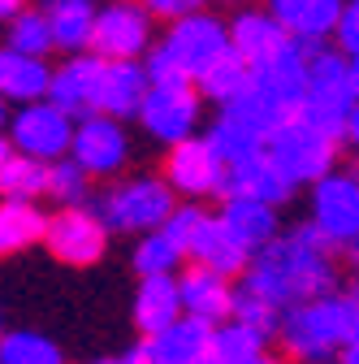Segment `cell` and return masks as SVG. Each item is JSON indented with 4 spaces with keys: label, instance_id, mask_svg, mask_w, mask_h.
I'll return each mask as SVG.
<instances>
[{
    "label": "cell",
    "instance_id": "6da1fadb",
    "mask_svg": "<svg viewBox=\"0 0 359 364\" xmlns=\"http://www.w3.org/2000/svg\"><path fill=\"white\" fill-rule=\"evenodd\" d=\"M333 252L338 247L325 243V235L316 225L303 221L286 235L277 230L264 247H255L238 278H243L247 291L264 295L268 304H277L286 312L290 304H303L311 295L333 291V278H338L333 273Z\"/></svg>",
    "mask_w": 359,
    "mask_h": 364
},
{
    "label": "cell",
    "instance_id": "7a4b0ae2",
    "mask_svg": "<svg viewBox=\"0 0 359 364\" xmlns=\"http://www.w3.org/2000/svg\"><path fill=\"white\" fill-rule=\"evenodd\" d=\"M359 334V316L350 308L346 295H311L303 304H290L277 321V338L294 360L307 364H325L329 355H338L342 343H350Z\"/></svg>",
    "mask_w": 359,
    "mask_h": 364
},
{
    "label": "cell",
    "instance_id": "3957f363",
    "mask_svg": "<svg viewBox=\"0 0 359 364\" xmlns=\"http://www.w3.org/2000/svg\"><path fill=\"white\" fill-rule=\"evenodd\" d=\"M350 105H355V91L346 78V57L338 48H329V43L307 48V78H303L299 113L342 144V122H346Z\"/></svg>",
    "mask_w": 359,
    "mask_h": 364
},
{
    "label": "cell",
    "instance_id": "277c9868",
    "mask_svg": "<svg viewBox=\"0 0 359 364\" xmlns=\"http://www.w3.org/2000/svg\"><path fill=\"white\" fill-rule=\"evenodd\" d=\"M264 156L299 187V182L325 178L338 165V139H333V134H325L321 126H311L303 113H290L264 139Z\"/></svg>",
    "mask_w": 359,
    "mask_h": 364
},
{
    "label": "cell",
    "instance_id": "5b68a950",
    "mask_svg": "<svg viewBox=\"0 0 359 364\" xmlns=\"http://www.w3.org/2000/svg\"><path fill=\"white\" fill-rule=\"evenodd\" d=\"M177 196L169 191L165 178H126L117 187L104 191L100 200V221L109 230H121V235H148L173 213Z\"/></svg>",
    "mask_w": 359,
    "mask_h": 364
},
{
    "label": "cell",
    "instance_id": "8992f818",
    "mask_svg": "<svg viewBox=\"0 0 359 364\" xmlns=\"http://www.w3.org/2000/svg\"><path fill=\"white\" fill-rule=\"evenodd\" d=\"M148 48H152V14L139 0H109V5H96L87 53H96L104 61H139Z\"/></svg>",
    "mask_w": 359,
    "mask_h": 364
},
{
    "label": "cell",
    "instance_id": "52a82bcc",
    "mask_svg": "<svg viewBox=\"0 0 359 364\" xmlns=\"http://www.w3.org/2000/svg\"><path fill=\"white\" fill-rule=\"evenodd\" d=\"M43 247H48L57 260L65 264H96L109 252V225L100 221L96 208L87 204H61L57 213H48V225H43Z\"/></svg>",
    "mask_w": 359,
    "mask_h": 364
},
{
    "label": "cell",
    "instance_id": "ba28073f",
    "mask_svg": "<svg viewBox=\"0 0 359 364\" xmlns=\"http://www.w3.org/2000/svg\"><path fill=\"white\" fill-rule=\"evenodd\" d=\"M199 109H204V100H199L195 82H148L134 117L143 122V130L156 144H177L187 134H195Z\"/></svg>",
    "mask_w": 359,
    "mask_h": 364
},
{
    "label": "cell",
    "instance_id": "9c48e42d",
    "mask_svg": "<svg viewBox=\"0 0 359 364\" xmlns=\"http://www.w3.org/2000/svg\"><path fill=\"white\" fill-rule=\"evenodd\" d=\"M165 182H169L173 196H187V200L221 196V182H226V161L216 156V148L204 139V134H187V139L169 144Z\"/></svg>",
    "mask_w": 359,
    "mask_h": 364
},
{
    "label": "cell",
    "instance_id": "30bf717a",
    "mask_svg": "<svg viewBox=\"0 0 359 364\" xmlns=\"http://www.w3.org/2000/svg\"><path fill=\"white\" fill-rule=\"evenodd\" d=\"M70 134H74V117L61 113L48 96H43V100H26L13 113V122H9L13 152H26V156H35L43 165L70 152Z\"/></svg>",
    "mask_w": 359,
    "mask_h": 364
},
{
    "label": "cell",
    "instance_id": "8fae6325",
    "mask_svg": "<svg viewBox=\"0 0 359 364\" xmlns=\"http://www.w3.org/2000/svg\"><path fill=\"white\" fill-rule=\"evenodd\" d=\"M87 178H113L126 156H130V144H126V130L117 117L109 113H82L74 117V134H70V152Z\"/></svg>",
    "mask_w": 359,
    "mask_h": 364
},
{
    "label": "cell",
    "instance_id": "7c38bea8",
    "mask_svg": "<svg viewBox=\"0 0 359 364\" xmlns=\"http://www.w3.org/2000/svg\"><path fill=\"white\" fill-rule=\"evenodd\" d=\"M311 225L325 235L329 247H346L359 230V173L329 169L311 182Z\"/></svg>",
    "mask_w": 359,
    "mask_h": 364
},
{
    "label": "cell",
    "instance_id": "4fadbf2b",
    "mask_svg": "<svg viewBox=\"0 0 359 364\" xmlns=\"http://www.w3.org/2000/svg\"><path fill=\"white\" fill-rule=\"evenodd\" d=\"M160 48L177 61V70L195 82V74H199L216 53L230 48V35H226V22H221L216 14L191 9V14H182V18L169 22V35L160 39Z\"/></svg>",
    "mask_w": 359,
    "mask_h": 364
},
{
    "label": "cell",
    "instance_id": "5bb4252c",
    "mask_svg": "<svg viewBox=\"0 0 359 364\" xmlns=\"http://www.w3.org/2000/svg\"><path fill=\"white\" fill-rule=\"evenodd\" d=\"M303 78H307V43H299V39H286L277 53H268L264 61L251 65V82L268 100H277L286 113H299Z\"/></svg>",
    "mask_w": 359,
    "mask_h": 364
},
{
    "label": "cell",
    "instance_id": "9a60e30c",
    "mask_svg": "<svg viewBox=\"0 0 359 364\" xmlns=\"http://www.w3.org/2000/svg\"><path fill=\"white\" fill-rule=\"evenodd\" d=\"M177 278V299H182V316L191 321H204L208 330L221 326L234 308V278H221V273L204 269V264H191Z\"/></svg>",
    "mask_w": 359,
    "mask_h": 364
},
{
    "label": "cell",
    "instance_id": "2e32d148",
    "mask_svg": "<svg viewBox=\"0 0 359 364\" xmlns=\"http://www.w3.org/2000/svg\"><path fill=\"white\" fill-rule=\"evenodd\" d=\"M187 256H191L195 264L221 273V278H238V273L247 269V260H251V252L226 230V221H221L216 213H208V208L199 213L195 230H191V239H187Z\"/></svg>",
    "mask_w": 359,
    "mask_h": 364
},
{
    "label": "cell",
    "instance_id": "e0dca14e",
    "mask_svg": "<svg viewBox=\"0 0 359 364\" xmlns=\"http://www.w3.org/2000/svg\"><path fill=\"white\" fill-rule=\"evenodd\" d=\"M221 196H247V200H260V204H273L282 208L290 196H294V182L260 152L226 165V182H221Z\"/></svg>",
    "mask_w": 359,
    "mask_h": 364
},
{
    "label": "cell",
    "instance_id": "ac0fdd59",
    "mask_svg": "<svg viewBox=\"0 0 359 364\" xmlns=\"http://www.w3.org/2000/svg\"><path fill=\"white\" fill-rule=\"evenodd\" d=\"M342 5H346V0H268L264 9L273 14V22L290 39L307 43V48H316V43H329Z\"/></svg>",
    "mask_w": 359,
    "mask_h": 364
},
{
    "label": "cell",
    "instance_id": "d6986e66",
    "mask_svg": "<svg viewBox=\"0 0 359 364\" xmlns=\"http://www.w3.org/2000/svg\"><path fill=\"white\" fill-rule=\"evenodd\" d=\"M100 61L96 53H70V61L61 70H53L48 78V100L70 113V117H82V113H96V82H100Z\"/></svg>",
    "mask_w": 359,
    "mask_h": 364
},
{
    "label": "cell",
    "instance_id": "ffe728a7",
    "mask_svg": "<svg viewBox=\"0 0 359 364\" xmlns=\"http://www.w3.org/2000/svg\"><path fill=\"white\" fill-rule=\"evenodd\" d=\"M148 91L143 61H100V82H96V113L109 117H134L139 100Z\"/></svg>",
    "mask_w": 359,
    "mask_h": 364
},
{
    "label": "cell",
    "instance_id": "44dd1931",
    "mask_svg": "<svg viewBox=\"0 0 359 364\" xmlns=\"http://www.w3.org/2000/svg\"><path fill=\"white\" fill-rule=\"evenodd\" d=\"M48 61L18 53V48H0V100L5 105H26V100H43L48 96Z\"/></svg>",
    "mask_w": 359,
    "mask_h": 364
},
{
    "label": "cell",
    "instance_id": "7402d4cb",
    "mask_svg": "<svg viewBox=\"0 0 359 364\" xmlns=\"http://www.w3.org/2000/svg\"><path fill=\"white\" fill-rule=\"evenodd\" d=\"M221 221H226V230L247 247H264L268 239L277 235V208L273 204H260V200H247V196H221Z\"/></svg>",
    "mask_w": 359,
    "mask_h": 364
},
{
    "label": "cell",
    "instance_id": "603a6c76",
    "mask_svg": "<svg viewBox=\"0 0 359 364\" xmlns=\"http://www.w3.org/2000/svg\"><path fill=\"white\" fill-rule=\"evenodd\" d=\"M39 14H43V22H48L53 48L87 53V39H92V22H96V0H43Z\"/></svg>",
    "mask_w": 359,
    "mask_h": 364
},
{
    "label": "cell",
    "instance_id": "cb8c5ba5",
    "mask_svg": "<svg viewBox=\"0 0 359 364\" xmlns=\"http://www.w3.org/2000/svg\"><path fill=\"white\" fill-rule=\"evenodd\" d=\"M226 35H230V48H234L247 65L264 61L268 53H277L282 43L290 39V35L273 22V14H268V9H247V14H238V18L226 26Z\"/></svg>",
    "mask_w": 359,
    "mask_h": 364
},
{
    "label": "cell",
    "instance_id": "d4e9b609",
    "mask_svg": "<svg viewBox=\"0 0 359 364\" xmlns=\"http://www.w3.org/2000/svg\"><path fill=\"white\" fill-rule=\"evenodd\" d=\"M208 326L204 321H191V316H177V321H169L165 330L156 334H143L156 364H199L208 355Z\"/></svg>",
    "mask_w": 359,
    "mask_h": 364
},
{
    "label": "cell",
    "instance_id": "484cf974",
    "mask_svg": "<svg viewBox=\"0 0 359 364\" xmlns=\"http://www.w3.org/2000/svg\"><path fill=\"white\" fill-rule=\"evenodd\" d=\"M177 316H182V299H177L173 273H152V278H143L139 295H134V326L143 334H156L169 321H177Z\"/></svg>",
    "mask_w": 359,
    "mask_h": 364
},
{
    "label": "cell",
    "instance_id": "4316f807",
    "mask_svg": "<svg viewBox=\"0 0 359 364\" xmlns=\"http://www.w3.org/2000/svg\"><path fill=\"white\" fill-rule=\"evenodd\" d=\"M48 213L39 200H0V256H18L43 239Z\"/></svg>",
    "mask_w": 359,
    "mask_h": 364
},
{
    "label": "cell",
    "instance_id": "83f0119b",
    "mask_svg": "<svg viewBox=\"0 0 359 364\" xmlns=\"http://www.w3.org/2000/svg\"><path fill=\"white\" fill-rule=\"evenodd\" d=\"M247 82H251V65H247L234 48L216 53V57L195 74V91H199V100H212V105H230Z\"/></svg>",
    "mask_w": 359,
    "mask_h": 364
},
{
    "label": "cell",
    "instance_id": "f1b7e54d",
    "mask_svg": "<svg viewBox=\"0 0 359 364\" xmlns=\"http://www.w3.org/2000/svg\"><path fill=\"white\" fill-rule=\"evenodd\" d=\"M221 113H226V117H234L238 126H247V130L255 134L260 144L268 139V134H273V126H277V122H286V117H290V113H286L277 100H268V96H264V91H260L255 82H247V87L238 91V96H234L230 105H221Z\"/></svg>",
    "mask_w": 359,
    "mask_h": 364
},
{
    "label": "cell",
    "instance_id": "f546056e",
    "mask_svg": "<svg viewBox=\"0 0 359 364\" xmlns=\"http://www.w3.org/2000/svg\"><path fill=\"white\" fill-rule=\"evenodd\" d=\"M264 334L260 330H251L247 321H234V316H226L221 326H212V334H208V355L212 360H221V364H247V360H255L260 351H264Z\"/></svg>",
    "mask_w": 359,
    "mask_h": 364
},
{
    "label": "cell",
    "instance_id": "4dcf8cb0",
    "mask_svg": "<svg viewBox=\"0 0 359 364\" xmlns=\"http://www.w3.org/2000/svg\"><path fill=\"white\" fill-rule=\"evenodd\" d=\"M48 187V165L26 156V152H9L0 161V200H39Z\"/></svg>",
    "mask_w": 359,
    "mask_h": 364
},
{
    "label": "cell",
    "instance_id": "1f68e13d",
    "mask_svg": "<svg viewBox=\"0 0 359 364\" xmlns=\"http://www.w3.org/2000/svg\"><path fill=\"white\" fill-rule=\"evenodd\" d=\"M0 360L5 364H65V351L48 334H35V330L5 334L0 330Z\"/></svg>",
    "mask_w": 359,
    "mask_h": 364
},
{
    "label": "cell",
    "instance_id": "d6a6232c",
    "mask_svg": "<svg viewBox=\"0 0 359 364\" xmlns=\"http://www.w3.org/2000/svg\"><path fill=\"white\" fill-rule=\"evenodd\" d=\"M182 247H177L160 225L156 230H148L139 239V247H134V269H139V278H152V273H177L182 269Z\"/></svg>",
    "mask_w": 359,
    "mask_h": 364
},
{
    "label": "cell",
    "instance_id": "836d02e7",
    "mask_svg": "<svg viewBox=\"0 0 359 364\" xmlns=\"http://www.w3.org/2000/svg\"><path fill=\"white\" fill-rule=\"evenodd\" d=\"M5 22H9V48L31 53V57H48L53 53V35H48V22H43L39 5H22Z\"/></svg>",
    "mask_w": 359,
    "mask_h": 364
},
{
    "label": "cell",
    "instance_id": "e575fe53",
    "mask_svg": "<svg viewBox=\"0 0 359 364\" xmlns=\"http://www.w3.org/2000/svg\"><path fill=\"white\" fill-rule=\"evenodd\" d=\"M204 139L216 148V156L226 161V165H234V161H243V156H251V152H260V148H264L247 126H238V122H234V117H226V113L212 122V130L204 134Z\"/></svg>",
    "mask_w": 359,
    "mask_h": 364
},
{
    "label": "cell",
    "instance_id": "d590c367",
    "mask_svg": "<svg viewBox=\"0 0 359 364\" xmlns=\"http://www.w3.org/2000/svg\"><path fill=\"white\" fill-rule=\"evenodd\" d=\"M87 178L82 165L74 156H57L48 161V187H43V196H53L57 204H87Z\"/></svg>",
    "mask_w": 359,
    "mask_h": 364
},
{
    "label": "cell",
    "instance_id": "8d00e7d4",
    "mask_svg": "<svg viewBox=\"0 0 359 364\" xmlns=\"http://www.w3.org/2000/svg\"><path fill=\"white\" fill-rule=\"evenodd\" d=\"M234 321H247L251 330H260L264 338H273L277 334V321H282V308L277 304H268L264 295L247 291V287H234V308H230Z\"/></svg>",
    "mask_w": 359,
    "mask_h": 364
},
{
    "label": "cell",
    "instance_id": "74e56055",
    "mask_svg": "<svg viewBox=\"0 0 359 364\" xmlns=\"http://www.w3.org/2000/svg\"><path fill=\"white\" fill-rule=\"evenodd\" d=\"M333 48L342 53V57H355L359 53V9L350 5V0H346V5H342V14H338V26H333Z\"/></svg>",
    "mask_w": 359,
    "mask_h": 364
},
{
    "label": "cell",
    "instance_id": "f35d334b",
    "mask_svg": "<svg viewBox=\"0 0 359 364\" xmlns=\"http://www.w3.org/2000/svg\"><path fill=\"white\" fill-rule=\"evenodd\" d=\"M139 5L152 14V18H182V14H191V9H204V0H139Z\"/></svg>",
    "mask_w": 359,
    "mask_h": 364
},
{
    "label": "cell",
    "instance_id": "ab89813d",
    "mask_svg": "<svg viewBox=\"0 0 359 364\" xmlns=\"http://www.w3.org/2000/svg\"><path fill=\"white\" fill-rule=\"evenodd\" d=\"M342 144H350V148L359 152V100L350 105V113H346V122H342Z\"/></svg>",
    "mask_w": 359,
    "mask_h": 364
},
{
    "label": "cell",
    "instance_id": "60d3db41",
    "mask_svg": "<svg viewBox=\"0 0 359 364\" xmlns=\"http://www.w3.org/2000/svg\"><path fill=\"white\" fill-rule=\"evenodd\" d=\"M338 364H359V334H355L350 343L338 347Z\"/></svg>",
    "mask_w": 359,
    "mask_h": 364
},
{
    "label": "cell",
    "instance_id": "b9f144b4",
    "mask_svg": "<svg viewBox=\"0 0 359 364\" xmlns=\"http://www.w3.org/2000/svg\"><path fill=\"white\" fill-rule=\"evenodd\" d=\"M346 78H350V91H355V100H359V53L346 57Z\"/></svg>",
    "mask_w": 359,
    "mask_h": 364
},
{
    "label": "cell",
    "instance_id": "7bdbcfd3",
    "mask_svg": "<svg viewBox=\"0 0 359 364\" xmlns=\"http://www.w3.org/2000/svg\"><path fill=\"white\" fill-rule=\"evenodd\" d=\"M22 5H31V0H0V22H5V18H13Z\"/></svg>",
    "mask_w": 359,
    "mask_h": 364
},
{
    "label": "cell",
    "instance_id": "ee69618b",
    "mask_svg": "<svg viewBox=\"0 0 359 364\" xmlns=\"http://www.w3.org/2000/svg\"><path fill=\"white\" fill-rule=\"evenodd\" d=\"M342 252H346V260H350V264H355V269H359V230H355V235H350V243H346V247H342Z\"/></svg>",
    "mask_w": 359,
    "mask_h": 364
},
{
    "label": "cell",
    "instance_id": "f6af8a7d",
    "mask_svg": "<svg viewBox=\"0 0 359 364\" xmlns=\"http://www.w3.org/2000/svg\"><path fill=\"white\" fill-rule=\"evenodd\" d=\"M247 364H286V360H277V355H268V351H260L255 360H247Z\"/></svg>",
    "mask_w": 359,
    "mask_h": 364
},
{
    "label": "cell",
    "instance_id": "bcb514c9",
    "mask_svg": "<svg viewBox=\"0 0 359 364\" xmlns=\"http://www.w3.org/2000/svg\"><path fill=\"white\" fill-rule=\"evenodd\" d=\"M346 299H350V308H355V316H359V282H355V287L346 291Z\"/></svg>",
    "mask_w": 359,
    "mask_h": 364
},
{
    "label": "cell",
    "instance_id": "7dc6e473",
    "mask_svg": "<svg viewBox=\"0 0 359 364\" xmlns=\"http://www.w3.org/2000/svg\"><path fill=\"white\" fill-rule=\"evenodd\" d=\"M9 152H13V144H9V134H0V161H5Z\"/></svg>",
    "mask_w": 359,
    "mask_h": 364
},
{
    "label": "cell",
    "instance_id": "c3c4849f",
    "mask_svg": "<svg viewBox=\"0 0 359 364\" xmlns=\"http://www.w3.org/2000/svg\"><path fill=\"white\" fill-rule=\"evenodd\" d=\"M0 134H5V100H0Z\"/></svg>",
    "mask_w": 359,
    "mask_h": 364
},
{
    "label": "cell",
    "instance_id": "681fc988",
    "mask_svg": "<svg viewBox=\"0 0 359 364\" xmlns=\"http://www.w3.org/2000/svg\"><path fill=\"white\" fill-rule=\"evenodd\" d=\"M92 364H126V360H92Z\"/></svg>",
    "mask_w": 359,
    "mask_h": 364
},
{
    "label": "cell",
    "instance_id": "f907efd6",
    "mask_svg": "<svg viewBox=\"0 0 359 364\" xmlns=\"http://www.w3.org/2000/svg\"><path fill=\"white\" fill-rule=\"evenodd\" d=\"M221 5H234V0H221Z\"/></svg>",
    "mask_w": 359,
    "mask_h": 364
},
{
    "label": "cell",
    "instance_id": "816d5d0a",
    "mask_svg": "<svg viewBox=\"0 0 359 364\" xmlns=\"http://www.w3.org/2000/svg\"><path fill=\"white\" fill-rule=\"evenodd\" d=\"M350 5H355V9H359V0H350Z\"/></svg>",
    "mask_w": 359,
    "mask_h": 364
},
{
    "label": "cell",
    "instance_id": "f5cc1de1",
    "mask_svg": "<svg viewBox=\"0 0 359 364\" xmlns=\"http://www.w3.org/2000/svg\"><path fill=\"white\" fill-rule=\"evenodd\" d=\"M0 364H5V360H0Z\"/></svg>",
    "mask_w": 359,
    "mask_h": 364
}]
</instances>
